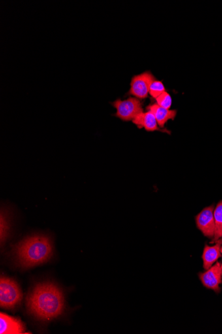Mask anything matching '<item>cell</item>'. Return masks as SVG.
<instances>
[{"label":"cell","instance_id":"15","mask_svg":"<svg viewBox=\"0 0 222 334\" xmlns=\"http://www.w3.org/2000/svg\"><path fill=\"white\" fill-rule=\"evenodd\" d=\"M7 220L6 219L5 216H4L3 214H2L1 215V241L2 242H4L6 240V237L8 235V231L9 230V227H8V224Z\"/></svg>","mask_w":222,"mask_h":334},{"label":"cell","instance_id":"7","mask_svg":"<svg viewBox=\"0 0 222 334\" xmlns=\"http://www.w3.org/2000/svg\"><path fill=\"white\" fill-rule=\"evenodd\" d=\"M200 279L206 288L219 292L220 291L219 284L222 282L220 263L218 262L215 263L206 272L200 274Z\"/></svg>","mask_w":222,"mask_h":334},{"label":"cell","instance_id":"11","mask_svg":"<svg viewBox=\"0 0 222 334\" xmlns=\"http://www.w3.org/2000/svg\"><path fill=\"white\" fill-rule=\"evenodd\" d=\"M222 240L219 239L216 241V244L213 246H205L204 252H203L202 258L204 262V267L208 270L212 266L219 258L221 256V247Z\"/></svg>","mask_w":222,"mask_h":334},{"label":"cell","instance_id":"14","mask_svg":"<svg viewBox=\"0 0 222 334\" xmlns=\"http://www.w3.org/2000/svg\"><path fill=\"white\" fill-rule=\"evenodd\" d=\"M156 100H157V104L162 108L168 109V110L171 108L172 98L170 94L166 92H163L161 95L156 98Z\"/></svg>","mask_w":222,"mask_h":334},{"label":"cell","instance_id":"8","mask_svg":"<svg viewBox=\"0 0 222 334\" xmlns=\"http://www.w3.org/2000/svg\"><path fill=\"white\" fill-rule=\"evenodd\" d=\"M0 333H25V325L19 319L2 312L0 314Z\"/></svg>","mask_w":222,"mask_h":334},{"label":"cell","instance_id":"3","mask_svg":"<svg viewBox=\"0 0 222 334\" xmlns=\"http://www.w3.org/2000/svg\"><path fill=\"white\" fill-rule=\"evenodd\" d=\"M23 295L20 286L12 278L2 276L0 279V306L2 308L12 310L18 306Z\"/></svg>","mask_w":222,"mask_h":334},{"label":"cell","instance_id":"12","mask_svg":"<svg viewBox=\"0 0 222 334\" xmlns=\"http://www.w3.org/2000/svg\"><path fill=\"white\" fill-rule=\"evenodd\" d=\"M215 220V235L212 239V243L216 242L222 238V201L216 205L213 211Z\"/></svg>","mask_w":222,"mask_h":334},{"label":"cell","instance_id":"4","mask_svg":"<svg viewBox=\"0 0 222 334\" xmlns=\"http://www.w3.org/2000/svg\"><path fill=\"white\" fill-rule=\"evenodd\" d=\"M113 106L117 109L116 116L125 122L133 120L143 111L141 102L136 98L117 100L113 103Z\"/></svg>","mask_w":222,"mask_h":334},{"label":"cell","instance_id":"13","mask_svg":"<svg viewBox=\"0 0 222 334\" xmlns=\"http://www.w3.org/2000/svg\"><path fill=\"white\" fill-rule=\"evenodd\" d=\"M164 92H166L165 87L161 81L155 80L151 83L149 87V94L152 97L156 99Z\"/></svg>","mask_w":222,"mask_h":334},{"label":"cell","instance_id":"2","mask_svg":"<svg viewBox=\"0 0 222 334\" xmlns=\"http://www.w3.org/2000/svg\"><path fill=\"white\" fill-rule=\"evenodd\" d=\"M14 254L21 267L31 268L50 260L53 256V246L46 235H31L15 246Z\"/></svg>","mask_w":222,"mask_h":334},{"label":"cell","instance_id":"6","mask_svg":"<svg viewBox=\"0 0 222 334\" xmlns=\"http://www.w3.org/2000/svg\"><path fill=\"white\" fill-rule=\"evenodd\" d=\"M214 207L213 205L207 207L203 209L196 218L198 228L205 236L213 239L215 235Z\"/></svg>","mask_w":222,"mask_h":334},{"label":"cell","instance_id":"9","mask_svg":"<svg viewBox=\"0 0 222 334\" xmlns=\"http://www.w3.org/2000/svg\"><path fill=\"white\" fill-rule=\"evenodd\" d=\"M132 122L138 128H144L148 132L160 131L170 134V132L168 131L167 129L163 130L159 127L155 115L151 111H146V112L142 111L132 120Z\"/></svg>","mask_w":222,"mask_h":334},{"label":"cell","instance_id":"5","mask_svg":"<svg viewBox=\"0 0 222 334\" xmlns=\"http://www.w3.org/2000/svg\"><path fill=\"white\" fill-rule=\"evenodd\" d=\"M155 80V77L149 71L132 77L129 94L138 99H145L149 95L151 83Z\"/></svg>","mask_w":222,"mask_h":334},{"label":"cell","instance_id":"1","mask_svg":"<svg viewBox=\"0 0 222 334\" xmlns=\"http://www.w3.org/2000/svg\"><path fill=\"white\" fill-rule=\"evenodd\" d=\"M64 307L63 292L51 282L36 285L27 296V310L39 320L49 321L58 318L63 313Z\"/></svg>","mask_w":222,"mask_h":334},{"label":"cell","instance_id":"16","mask_svg":"<svg viewBox=\"0 0 222 334\" xmlns=\"http://www.w3.org/2000/svg\"><path fill=\"white\" fill-rule=\"evenodd\" d=\"M220 251H221V253L222 254V247H221Z\"/></svg>","mask_w":222,"mask_h":334},{"label":"cell","instance_id":"17","mask_svg":"<svg viewBox=\"0 0 222 334\" xmlns=\"http://www.w3.org/2000/svg\"><path fill=\"white\" fill-rule=\"evenodd\" d=\"M221 277H222V265H221Z\"/></svg>","mask_w":222,"mask_h":334},{"label":"cell","instance_id":"10","mask_svg":"<svg viewBox=\"0 0 222 334\" xmlns=\"http://www.w3.org/2000/svg\"><path fill=\"white\" fill-rule=\"evenodd\" d=\"M147 109H149V111H151L155 115L158 124L161 128H163L166 122L170 119L174 120L177 114L176 110H168V109L162 108L157 104L150 105Z\"/></svg>","mask_w":222,"mask_h":334}]
</instances>
